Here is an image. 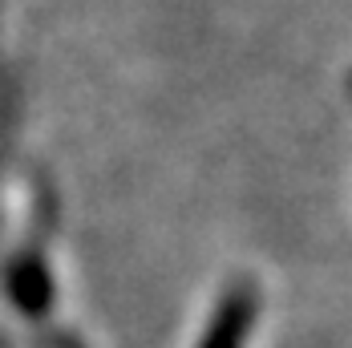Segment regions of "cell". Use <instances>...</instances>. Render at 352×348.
<instances>
[{
	"label": "cell",
	"instance_id": "cell-1",
	"mask_svg": "<svg viewBox=\"0 0 352 348\" xmlns=\"http://www.w3.org/2000/svg\"><path fill=\"white\" fill-rule=\"evenodd\" d=\"M255 320H259V287L251 279H235L219 296V304H214L195 348H247L251 332H255Z\"/></svg>",
	"mask_w": 352,
	"mask_h": 348
},
{
	"label": "cell",
	"instance_id": "cell-2",
	"mask_svg": "<svg viewBox=\"0 0 352 348\" xmlns=\"http://www.w3.org/2000/svg\"><path fill=\"white\" fill-rule=\"evenodd\" d=\"M4 296L29 320H45L57 304V279L41 251H16L4 263Z\"/></svg>",
	"mask_w": 352,
	"mask_h": 348
},
{
	"label": "cell",
	"instance_id": "cell-3",
	"mask_svg": "<svg viewBox=\"0 0 352 348\" xmlns=\"http://www.w3.org/2000/svg\"><path fill=\"white\" fill-rule=\"evenodd\" d=\"M349 94H352V73H349Z\"/></svg>",
	"mask_w": 352,
	"mask_h": 348
}]
</instances>
